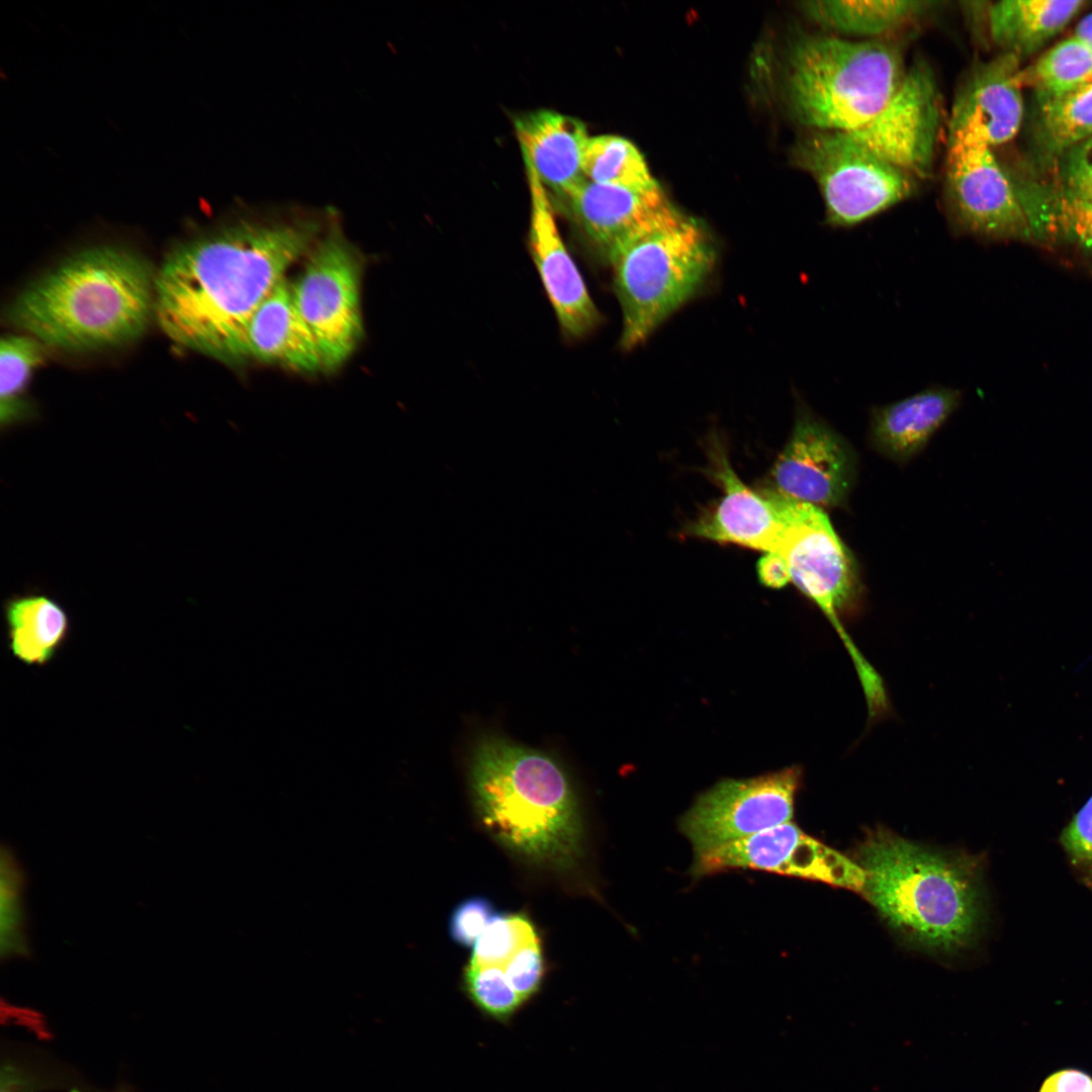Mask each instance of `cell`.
<instances>
[{
	"label": "cell",
	"instance_id": "obj_16",
	"mask_svg": "<svg viewBox=\"0 0 1092 1092\" xmlns=\"http://www.w3.org/2000/svg\"><path fill=\"white\" fill-rule=\"evenodd\" d=\"M1023 85L1019 58L1012 54L977 66L956 93L947 138L970 136L991 148L1013 139L1023 118Z\"/></svg>",
	"mask_w": 1092,
	"mask_h": 1092
},
{
	"label": "cell",
	"instance_id": "obj_10",
	"mask_svg": "<svg viewBox=\"0 0 1092 1092\" xmlns=\"http://www.w3.org/2000/svg\"><path fill=\"white\" fill-rule=\"evenodd\" d=\"M946 210L952 230L987 241H1035L1013 181L987 144L947 139Z\"/></svg>",
	"mask_w": 1092,
	"mask_h": 1092
},
{
	"label": "cell",
	"instance_id": "obj_9",
	"mask_svg": "<svg viewBox=\"0 0 1092 1092\" xmlns=\"http://www.w3.org/2000/svg\"><path fill=\"white\" fill-rule=\"evenodd\" d=\"M311 251L291 282V292L325 370H333L351 356L363 336L360 264L335 215Z\"/></svg>",
	"mask_w": 1092,
	"mask_h": 1092
},
{
	"label": "cell",
	"instance_id": "obj_7",
	"mask_svg": "<svg viewBox=\"0 0 1092 1092\" xmlns=\"http://www.w3.org/2000/svg\"><path fill=\"white\" fill-rule=\"evenodd\" d=\"M769 490L783 525L778 547L772 552L785 558L791 581L832 624L854 663L861 686L876 685L880 675L858 651L839 619L841 614L856 607L860 593L850 551L820 508Z\"/></svg>",
	"mask_w": 1092,
	"mask_h": 1092
},
{
	"label": "cell",
	"instance_id": "obj_11",
	"mask_svg": "<svg viewBox=\"0 0 1092 1092\" xmlns=\"http://www.w3.org/2000/svg\"><path fill=\"white\" fill-rule=\"evenodd\" d=\"M802 769L791 766L745 780H724L700 795L679 830L695 853L791 822Z\"/></svg>",
	"mask_w": 1092,
	"mask_h": 1092
},
{
	"label": "cell",
	"instance_id": "obj_21",
	"mask_svg": "<svg viewBox=\"0 0 1092 1092\" xmlns=\"http://www.w3.org/2000/svg\"><path fill=\"white\" fill-rule=\"evenodd\" d=\"M249 357L297 372L325 370L317 345L296 309L291 282L283 278L254 312L247 330Z\"/></svg>",
	"mask_w": 1092,
	"mask_h": 1092
},
{
	"label": "cell",
	"instance_id": "obj_3",
	"mask_svg": "<svg viewBox=\"0 0 1092 1092\" xmlns=\"http://www.w3.org/2000/svg\"><path fill=\"white\" fill-rule=\"evenodd\" d=\"M854 861L864 874L861 894L909 943L952 953L972 942L982 914L977 859L877 828L858 845Z\"/></svg>",
	"mask_w": 1092,
	"mask_h": 1092
},
{
	"label": "cell",
	"instance_id": "obj_30",
	"mask_svg": "<svg viewBox=\"0 0 1092 1092\" xmlns=\"http://www.w3.org/2000/svg\"><path fill=\"white\" fill-rule=\"evenodd\" d=\"M0 872L1 958H25L29 954V947L22 898L24 874L11 849L5 846L1 849Z\"/></svg>",
	"mask_w": 1092,
	"mask_h": 1092
},
{
	"label": "cell",
	"instance_id": "obj_38",
	"mask_svg": "<svg viewBox=\"0 0 1092 1092\" xmlns=\"http://www.w3.org/2000/svg\"><path fill=\"white\" fill-rule=\"evenodd\" d=\"M757 574L762 584L780 588L791 581L788 564L778 552H765L757 562Z\"/></svg>",
	"mask_w": 1092,
	"mask_h": 1092
},
{
	"label": "cell",
	"instance_id": "obj_5",
	"mask_svg": "<svg viewBox=\"0 0 1092 1092\" xmlns=\"http://www.w3.org/2000/svg\"><path fill=\"white\" fill-rule=\"evenodd\" d=\"M715 261L705 228L670 202L641 222L607 262L622 312L621 347L645 341L695 295Z\"/></svg>",
	"mask_w": 1092,
	"mask_h": 1092
},
{
	"label": "cell",
	"instance_id": "obj_6",
	"mask_svg": "<svg viewBox=\"0 0 1092 1092\" xmlns=\"http://www.w3.org/2000/svg\"><path fill=\"white\" fill-rule=\"evenodd\" d=\"M906 71L901 51L888 41L808 35L790 51L787 98L811 130L848 132L887 104Z\"/></svg>",
	"mask_w": 1092,
	"mask_h": 1092
},
{
	"label": "cell",
	"instance_id": "obj_33",
	"mask_svg": "<svg viewBox=\"0 0 1092 1092\" xmlns=\"http://www.w3.org/2000/svg\"><path fill=\"white\" fill-rule=\"evenodd\" d=\"M1061 193L1092 202V135L1075 144L1056 160Z\"/></svg>",
	"mask_w": 1092,
	"mask_h": 1092
},
{
	"label": "cell",
	"instance_id": "obj_29",
	"mask_svg": "<svg viewBox=\"0 0 1092 1092\" xmlns=\"http://www.w3.org/2000/svg\"><path fill=\"white\" fill-rule=\"evenodd\" d=\"M44 356L41 342L33 337L10 335L1 340L0 352V423L1 430L25 422L31 406L24 390L32 371Z\"/></svg>",
	"mask_w": 1092,
	"mask_h": 1092
},
{
	"label": "cell",
	"instance_id": "obj_37",
	"mask_svg": "<svg viewBox=\"0 0 1092 1092\" xmlns=\"http://www.w3.org/2000/svg\"><path fill=\"white\" fill-rule=\"evenodd\" d=\"M1038 1092H1092V1076L1074 1068L1058 1070L1043 1080Z\"/></svg>",
	"mask_w": 1092,
	"mask_h": 1092
},
{
	"label": "cell",
	"instance_id": "obj_26",
	"mask_svg": "<svg viewBox=\"0 0 1092 1092\" xmlns=\"http://www.w3.org/2000/svg\"><path fill=\"white\" fill-rule=\"evenodd\" d=\"M1035 242L1065 239L1092 255V202L1057 189H1017Z\"/></svg>",
	"mask_w": 1092,
	"mask_h": 1092
},
{
	"label": "cell",
	"instance_id": "obj_40",
	"mask_svg": "<svg viewBox=\"0 0 1092 1092\" xmlns=\"http://www.w3.org/2000/svg\"><path fill=\"white\" fill-rule=\"evenodd\" d=\"M1074 35L1092 47V13L1086 15L1077 25Z\"/></svg>",
	"mask_w": 1092,
	"mask_h": 1092
},
{
	"label": "cell",
	"instance_id": "obj_39",
	"mask_svg": "<svg viewBox=\"0 0 1092 1092\" xmlns=\"http://www.w3.org/2000/svg\"><path fill=\"white\" fill-rule=\"evenodd\" d=\"M29 1082L15 1068L6 1066L1 1074V1092H27Z\"/></svg>",
	"mask_w": 1092,
	"mask_h": 1092
},
{
	"label": "cell",
	"instance_id": "obj_36",
	"mask_svg": "<svg viewBox=\"0 0 1092 1092\" xmlns=\"http://www.w3.org/2000/svg\"><path fill=\"white\" fill-rule=\"evenodd\" d=\"M491 902L483 897L464 900L453 910L449 932L454 941L463 946H473L488 923L496 915Z\"/></svg>",
	"mask_w": 1092,
	"mask_h": 1092
},
{
	"label": "cell",
	"instance_id": "obj_34",
	"mask_svg": "<svg viewBox=\"0 0 1092 1092\" xmlns=\"http://www.w3.org/2000/svg\"><path fill=\"white\" fill-rule=\"evenodd\" d=\"M1060 843L1071 864L1092 889V795L1062 830Z\"/></svg>",
	"mask_w": 1092,
	"mask_h": 1092
},
{
	"label": "cell",
	"instance_id": "obj_18",
	"mask_svg": "<svg viewBox=\"0 0 1092 1092\" xmlns=\"http://www.w3.org/2000/svg\"><path fill=\"white\" fill-rule=\"evenodd\" d=\"M514 125L526 167L546 189L564 199L585 179L583 156L590 136L582 121L539 109L519 115Z\"/></svg>",
	"mask_w": 1092,
	"mask_h": 1092
},
{
	"label": "cell",
	"instance_id": "obj_12",
	"mask_svg": "<svg viewBox=\"0 0 1092 1092\" xmlns=\"http://www.w3.org/2000/svg\"><path fill=\"white\" fill-rule=\"evenodd\" d=\"M754 870L822 882L861 893L862 869L852 859L788 822L695 853L692 874L706 877Z\"/></svg>",
	"mask_w": 1092,
	"mask_h": 1092
},
{
	"label": "cell",
	"instance_id": "obj_14",
	"mask_svg": "<svg viewBox=\"0 0 1092 1092\" xmlns=\"http://www.w3.org/2000/svg\"><path fill=\"white\" fill-rule=\"evenodd\" d=\"M856 472L846 440L809 412H801L770 473L769 489L818 508L847 503Z\"/></svg>",
	"mask_w": 1092,
	"mask_h": 1092
},
{
	"label": "cell",
	"instance_id": "obj_15",
	"mask_svg": "<svg viewBox=\"0 0 1092 1092\" xmlns=\"http://www.w3.org/2000/svg\"><path fill=\"white\" fill-rule=\"evenodd\" d=\"M531 198L529 247L562 332L580 338L600 322V312L556 224L549 193L526 167Z\"/></svg>",
	"mask_w": 1092,
	"mask_h": 1092
},
{
	"label": "cell",
	"instance_id": "obj_1",
	"mask_svg": "<svg viewBox=\"0 0 1092 1092\" xmlns=\"http://www.w3.org/2000/svg\"><path fill=\"white\" fill-rule=\"evenodd\" d=\"M333 216L302 208L241 215L180 243L155 277L160 328L183 348L228 365L244 363L254 312Z\"/></svg>",
	"mask_w": 1092,
	"mask_h": 1092
},
{
	"label": "cell",
	"instance_id": "obj_31",
	"mask_svg": "<svg viewBox=\"0 0 1092 1092\" xmlns=\"http://www.w3.org/2000/svg\"><path fill=\"white\" fill-rule=\"evenodd\" d=\"M539 939L523 914H496L473 945L469 965L504 967L522 947Z\"/></svg>",
	"mask_w": 1092,
	"mask_h": 1092
},
{
	"label": "cell",
	"instance_id": "obj_20",
	"mask_svg": "<svg viewBox=\"0 0 1092 1092\" xmlns=\"http://www.w3.org/2000/svg\"><path fill=\"white\" fill-rule=\"evenodd\" d=\"M961 400L959 389L937 385L877 406L871 413L870 441L888 459L907 462L925 447Z\"/></svg>",
	"mask_w": 1092,
	"mask_h": 1092
},
{
	"label": "cell",
	"instance_id": "obj_2",
	"mask_svg": "<svg viewBox=\"0 0 1092 1092\" xmlns=\"http://www.w3.org/2000/svg\"><path fill=\"white\" fill-rule=\"evenodd\" d=\"M148 262L116 246L86 249L26 286L7 320L43 344L89 351L138 338L154 315Z\"/></svg>",
	"mask_w": 1092,
	"mask_h": 1092
},
{
	"label": "cell",
	"instance_id": "obj_4",
	"mask_svg": "<svg viewBox=\"0 0 1092 1092\" xmlns=\"http://www.w3.org/2000/svg\"><path fill=\"white\" fill-rule=\"evenodd\" d=\"M470 785L477 814L502 845L556 869L580 853L577 801L562 767L549 755L499 737L475 747Z\"/></svg>",
	"mask_w": 1092,
	"mask_h": 1092
},
{
	"label": "cell",
	"instance_id": "obj_17",
	"mask_svg": "<svg viewBox=\"0 0 1092 1092\" xmlns=\"http://www.w3.org/2000/svg\"><path fill=\"white\" fill-rule=\"evenodd\" d=\"M715 476L724 488L721 500L706 511L688 533L717 542L772 552L782 533V519L769 489L755 492L738 478L723 452H716Z\"/></svg>",
	"mask_w": 1092,
	"mask_h": 1092
},
{
	"label": "cell",
	"instance_id": "obj_27",
	"mask_svg": "<svg viewBox=\"0 0 1092 1092\" xmlns=\"http://www.w3.org/2000/svg\"><path fill=\"white\" fill-rule=\"evenodd\" d=\"M583 174L592 182L633 191L660 188L639 150L630 141L613 134L589 138Z\"/></svg>",
	"mask_w": 1092,
	"mask_h": 1092
},
{
	"label": "cell",
	"instance_id": "obj_19",
	"mask_svg": "<svg viewBox=\"0 0 1092 1092\" xmlns=\"http://www.w3.org/2000/svg\"><path fill=\"white\" fill-rule=\"evenodd\" d=\"M563 200L590 247L607 262L623 240L669 202L660 188L639 192L586 178Z\"/></svg>",
	"mask_w": 1092,
	"mask_h": 1092
},
{
	"label": "cell",
	"instance_id": "obj_8",
	"mask_svg": "<svg viewBox=\"0 0 1092 1092\" xmlns=\"http://www.w3.org/2000/svg\"><path fill=\"white\" fill-rule=\"evenodd\" d=\"M793 159L816 181L830 226L856 225L915 190L912 176L844 131L811 130L795 145Z\"/></svg>",
	"mask_w": 1092,
	"mask_h": 1092
},
{
	"label": "cell",
	"instance_id": "obj_13",
	"mask_svg": "<svg viewBox=\"0 0 1092 1092\" xmlns=\"http://www.w3.org/2000/svg\"><path fill=\"white\" fill-rule=\"evenodd\" d=\"M941 121L935 76L926 62L918 60L907 68L887 104L847 133L881 159L922 179L932 171Z\"/></svg>",
	"mask_w": 1092,
	"mask_h": 1092
},
{
	"label": "cell",
	"instance_id": "obj_23",
	"mask_svg": "<svg viewBox=\"0 0 1092 1092\" xmlns=\"http://www.w3.org/2000/svg\"><path fill=\"white\" fill-rule=\"evenodd\" d=\"M1082 0H1002L987 11L992 41L1018 58L1038 51L1082 9Z\"/></svg>",
	"mask_w": 1092,
	"mask_h": 1092
},
{
	"label": "cell",
	"instance_id": "obj_35",
	"mask_svg": "<svg viewBox=\"0 0 1092 1092\" xmlns=\"http://www.w3.org/2000/svg\"><path fill=\"white\" fill-rule=\"evenodd\" d=\"M502 969L525 1004L539 991L544 977L540 940H534L522 947Z\"/></svg>",
	"mask_w": 1092,
	"mask_h": 1092
},
{
	"label": "cell",
	"instance_id": "obj_24",
	"mask_svg": "<svg viewBox=\"0 0 1092 1092\" xmlns=\"http://www.w3.org/2000/svg\"><path fill=\"white\" fill-rule=\"evenodd\" d=\"M935 2L915 0H816L800 4L803 13L836 36L879 39L912 23Z\"/></svg>",
	"mask_w": 1092,
	"mask_h": 1092
},
{
	"label": "cell",
	"instance_id": "obj_25",
	"mask_svg": "<svg viewBox=\"0 0 1092 1092\" xmlns=\"http://www.w3.org/2000/svg\"><path fill=\"white\" fill-rule=\"evenodd\" d=\"M1092 135V84L1071 93L1037 100L1033 140L1038 157L1054 162Z\"/></svg>",
	"mask_w": 1092,
	"mask_h": 1092
},
{
	"label": "cell",
	"instance_id": "obj_32",
	"mask_svg": "<svg viewBox=\"0 0 1092 1092\" xmlns=\"http://www.w3.org/2000/svg\"><path fill=\"white\" fill-rule=\"evenodd\" d=\"M464 988L476 1008L498 1022H508L524 1005L500 967L468 965Z\"/></svg>",
	"mask_w": 1092,
	"mask_h": 1092
},
{
	"label": "cell",
	"instance_id": "obj_28",
	"mask_svg": "<svg viewBox=\"0 0 1092 1092\" xmlns=\"http://www.w3.org/2000/svg\"><path fill=\"white\" fill-rule=\"evenodd\" d=\"M1024 84L1031 85L1036 99L1059 97L1092 84V47L1076 35L1045 52L1028 70Z\"/></svg>",
	"mask_w": 1092,
	"mask_h": 1092
},
{
	"label": "cell",
	"instance_id": "obj_22",
	"mask_svg": "<svg viewBox=\"0 0 1092 1092\" xmlns=\"http://www.w3.org/2000/svg\"><path fill=\"white\" fill-rule=\"evenodd\" d=\"M7 647L27 666L50 664L66 644L71 621L66 609L41 592L15 594L3 603Z\"/></svg>",
	"mask_w": 1092,
	"mask_h": 1092
}]
</instances>
